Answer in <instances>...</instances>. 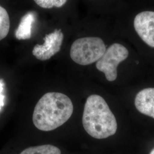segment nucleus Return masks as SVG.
<instances>
[{"label": "nucleus", "instance_id": "1", "mask_svg": "<svg viewBox=\"0 0 154 154\" xmlns=\"http://www.w3.org/2000/svg\"><path fill=\"white\" fill-rule=\"evenodd\" d=\"M73 105L67 95L57 92L45 94L35 106L33 115L34 126L50 131L63 125L72 116Z\"/></svg>", "mask_w": 154, "mask_h": 154}, {"label": "nucleus", "instance_id": "5", "mask_svg": "<svg viewBox=\"0 0 154 154\" xmlns=\"http://www.w3.org/2000/svg\"><path fill=\"white\" fill-rule=\"evenodd\" d=\"M63 38V33L61 29H55L45 35L44 44L36 45L34 47L33 55L41 61L49 60L60 51Z\"/></svg>", "mask_w": 154, "mask_h": 154}, {"label": "nucleus", "instance_id": "8", "mask_svg": "<svg viewBox=\"0 0 154 154\" xmlns=\"http://www.w3.org/2000/svg\"><path fill=\"white\" fill-rule=\"evenodd\" d=\"M35 20V14L33 12H29L22 17L15 33L16 38L19 40L30 38L32 26Z\"/></svg>", "mask_w": 154, "mask_h": 154}, {"label": "nucleus", "instance_id": "10", "mask_svg": "<svg viewBox=\"0 0 154 154\" xmlns=\"http://www.w3.org/2000/svg\"><path fill=\"white\" fill-rule=\"evenodd\" d=\"M10 29V20L8 11L0 5V41L5 38Z\"/></svg>", "mask_w": 154, "mask_h": 154}, {"label": "nucleus", "instance_id": "6", "mask_svg": "<svg viewBox=\"0 0 154 154\" xmlns=\"http://www.w3.org/2000/svg\"><path fill=\"white\" fill-rule=\"evenodd\" d=\"M134 26L140 38L154 48V11H143L138 14L135 17Z\"/></svg>", "mask_w": 154, "mask_h": 154}, {"label": "nucleus", "instance_id": "12", "mask_svg": "<svg viewBox=\"0 0 154 154\" xmlns=\"http://www.w3.org/2000/svg\"><path fill=\"white\" fill-rule=\"evenodd\" d=\"M149 154H154V149H152V151L150 152Z\"/></svg>", "mask_w": 154, "mask_h": 154}, {"label": "nucleus", "instance_id": "2", "mask_svg": "<svg viewBox=\"0 0 154 154\" xmlns=\"http://www.w3.org/2000/svg\"><path fill=\"white\" fill-rule=\"evenodd\" d=\"M82 123L88 135L98 139L114 135L118 127L116 117L106 100L95 94L89 96L86 101Z\"/></svg>", "mask_w": 154, "mask_h": 154}, {"label": "nucleus", "instance_id": "9", "mask_svg": "<svg viewBox=\"0 0 154 154\" xmlns=\"http://www.w3.org/2000/svg\"><path fill=\"white\" fill-rule=\"evenodd\" d=\"M20 154H61V150L56 146L45 144L25 149Z\"/></svg>", "mask_w": 154, "mask_h": 154}, {"label": "nucleus", "instance_id": "7", "mask_svg": "<svg viewBox=\"0 0 154 154\" xmlns=\"http://www.w3.org/2000/svg\"><path fill=\"white\" fill-rule=\"evenodd\" d=\"M135 106L140 113L154 119V88H144L139 91L135 99Z\"/></svg>", "mask_w": 154, "mask_h": 154}, {"label": "nucleus", "instance_id": "11", "mask_svg": "<svg viewBox=\"0 0 154 154\" xmlns=\"http://www.w3.org/2000/svg\"><path fill=\"white\" fill-rule=\"evenodd\" d=\"M39 6L45 9H51L54 7L61 8L67 0H34Z\"/></svg>", "mask_w": 154, "mask_h": 154}, {"label": "nucleus", "instance_id": "3", "mask_svg": "<svg viewBox=\"0 0 154 154\" xmlns=\"http://www.w3.org/2000/svg\"><path fill=\"white\" fill-rule=\"evenodd\" d=\"M106 50V45L102 39L87 37L77 39L72 43L70 54L74 62L85 66L98 61Z\"/></svg>", "mask_w": 154, "mask_h": 154}, {"label": "nucleus", "instance_id": "4", "mask_svg": "<svg viewBox=\"0 0 154 154\" xmlns=\"http://www.w3.org/2000/svg\"><path fill=\"white\" fill-rule=\"evenodd\" d=\"M129 54L128 51L123 45L119 44H113L109 46L104 54L96 63V67L105 74L108 81H116L118 72V65L125 61Z\"/></svg>", "mask_w": 154, "mask_h": 154}]
</instances>
